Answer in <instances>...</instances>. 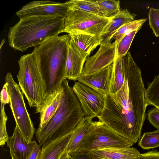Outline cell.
<instances>
[{"label": "cell", "mask_w": 159, "mask_h": 159, "mask_svg": "<svg viewBox=\"0 0 159 159\" xmlns=\"http://www.w3.org/2000/svg\"><path fill=\"white\" fill-rule=\"evenodd\" d=\"M112 64L91 74H81L77 80L106 96L109 93Z\"/></svg>", "instance_id": "4fadbf2b"}, {"label": "cell", "mask_w": 159, "mask_h": 159, "mask_svg": "<svg viewBox=\"0 0 159 159\" xmlns=\"http://www.w3.org/2000/svg\"><path fill=\"white\" fill-rule=\"evenodd\" d=\"M145 97L148 105L159 106V74L154 77L152 82L148 83Z\"/></svg>", "instance_id": "cb8c5ba5"}, {"label": "cell", "mask_w": 159, "mask_h": 159, "mask_svg": "<svg viewBox=\"0 0 159 159\" xmlns=\"http://www.w3.org/2000/svg\"><path fill=\"white\" fill-rule=\"evenodd\" d=\"M117 42L100 45L97 52L93 56L88 57L82 74L90 75L111 64L116 59Z\"/></svg>", "instance_id": "8fae6325"}, {"label": "cell", "mask_w": 159, "mask_h": 159, "mask_svg": "<svg viewBox=\"0 0 159 159\" xmlns=\"http://www.w3.org/2000/svg\"><path fill=\"white\" fill-rule=\"evenodd\" d=\"M111 19L69 8L61 33L79 32L100 37Z\"/></svg>", "instance_id": "ba28073f"}, {"label": "cell", "mask_w": 159, "mask_h": 159, "mask_svg": "<svg viewBox=\"0 0 159 159\" xmlns=\"http://www.w3.org/2000/svg\"><path fill=\"white\" fill-rule=\"evenodd\" d=\"M101 16L111 18L116 16L120 11L119 0H97Z\"/></svg>", "instance_id": "603a6c76"}, {"label": "cell", "mask_w": 159, "mask_h": 159, "mask_svg": "<svg viewBox=\"0 0 159 159\" xmlns=\"http://www.w3.org/2000/svg\"><path fill=\"white\" fill-rule=\"evenodd\" d=\"M136 16L127 9L121 10L116 16L111 18L101 33L100 38L102 41L100 45L111 43V38L116 31L125 24L134 20Z\"/></svg>", "instance_id": "e0dca14e"}, {"label": "cell", "mask_w": 159, "mask_h": 159, "mask_svg": "<svg viewBox=\"0 0 159 159\" xmlns=\"http://www.w3.org/2000/svg\"><path fill=\"white\" fill-rule=\"evenodd\" d=\"M69 34L51 37L36 46L32 52L36 58L48 94L60 87L66 79Z\"/></svg>", "instance_id": "3957f363"}, {"label": "cell", "mask_w": 159, "mask_h": 159, "mask_svg": "<svg viewBox=\"0 0 159 159\" xmlns=\"http://www.w3.org/2000/svg\"><path fill=\"white\" fill-rule=\"evenodd\" d=\"M72 89L85 116L98 118L103 108L106 96L78 81L75 83Z\"/></svg>", "instance_id": "30bf717a"}, {"label": "cell", "mask_w": 159, "mask_h": 159, "mask_svg": "<svg viewBox=\"0 0 159 159\" xmlns=\"http://www.w3.org/2000/svg\"><path fill=\"white\" fill-rule=\"evenodd\" d=\"M59 159H73L71 156L68 154L66 151L60 157Z\"/></svg>", "instance_id": "e575fe53"}, {"label": "cell", "mask_w": 159, "mask_h": 159, "mask_svg": "<svg viewBox=\"0 0 159 159\" xmlns=\"http://www.w3.org/2000/svg\"><path fill=\"white\" fill-rule=\"evenodd\" d=\"M67 2L61 3L50 1H34L23 6L16 12L20 18L31 16L57 17L64 19L69 11Z\"/></svg>", "instance_id": "9c48e42d"}, {"label": "cell", "mask_w": 159, "mask_h": 159, "mask_svg": "<svg viewBox=\"0 0 159 159\" xmlns=\"http://www.w3.org/2000/svg\"><path fill=\"white\" fill-rule=\"evenodd\" d=\"M156 107L159 110V106H158Z\"/></svg>", "instance_id": "d590c367"}, {"label": "cell", "mask_w": 159, "mask_h": 159, "mask_svg": "<svg viewBox=\"0 0 159 159\" xmlns=\"http://www.w3.org/2000/svg\"><path fill=\"white\" fill-rule=\"evenodd\" d=\"M140 29L135 30L126 35L118 42L116 41V59L122 58L127 54L135 34Z\"/></svg>", "instance_id": "4316f807"}, {"label": "cell", "mask_w": 159, "mask_h": 159, "mask_svg": "<svg viewBox=\"0 0 159 159\" xmlns=\"http://www.w3.org/2000/svg\"><path fill=\"white\" fill-rule=\"evenodd\" d=\"M0 102L5 105L10 102V96L6 83L3 85L0 93Z\"/></svg>", "instance_id": "4dcf8cb0"}, {"label": "cell", "mask_w": 159, "mask_h": 159, "mask_svg": "<svg viewBox=\"0 0 159 159\" xmlns=\"http://www.w3.org/2000/svg\"><path fill=\"white\" fill-rule=\"evenodd\" d=\"M61 85L63 90L58 110L47 124L38 128L35 133L40 146L72 133L85 116L67 79Z\"/></svg>", "instance_id": "7a4b0ae2"}, {"label": "cell", "mask_w": 159, "mask_h": 159, "mask_svg": "<svg viewBox=\"0 0 159 159\" xmlns=\"http://www.w3.org/2000/svg\"><path fill=\"white\" fill-rule=\"evenodd\" d=\"M147 19L134 20L128 22L121 26L114 34L111 38L118 42L123 37L131 32L140 29Z\"/></svg>", "instance_id": "d4e9b609"}, {"label": "cell", "mask_w": 159, "mask_h": 159, "mask_svg": "<svg viewBox=\"0 0 159 159\" xmlns=\"http://www.w3.org/2000/svg\"><path fill=\"white\" fill-rule=\"evenodd\" d=\"M72 133L42 146L39 159H59L66 151Z\"/></svg>", "instance_id": "ac0fdd59"}, {"label": "cell", "mask_w": 159, "mask_h": 159, "mask_svg": "<svg viewBox=\"0 0 159 159\" xmlns=\"http://www.w3.org/2000/svg\"><path fill=\"white\" fill-rule=\"evenodd\" d=\"M125 80L121 89L105 97L98 118L115 132L136 143L141 135L148 105L140 69L129 52L122 58Z\"/></svg>", "instance_id": "6da1fadb"}, {"label": "cell", "mask_w": 159, "mask_h": 159, "mask_svg": "<svg viewBox=\"0 0 159 159\" xmlns=\"http://www.w3.org/2000/svg\"><path fill=\"white\" fill-rule=\"evenodd\" d=\"M67 2L70 9L80 10L101 16L97 0H73Z\"/></svg>", "instance_id": "7402d4cb"}, {"label": "cell", "mask_w": 159, "mask_h": 159, "mask_svg": "<svg viewBox=\"0 0 159 159\" xmlns=\"http://www.w3.org/2000/svg\"><path fill=\"white\" fill-rule=\"evenodd\" d=\"M141 159H159V151L152 150L141 154Z\"/></svg>", "instance_id": "1f68e13d"}, {"label": "cell", "mask_w": 159, "mask_h": 159, "mask_svg": "<svg viewBox=\"0 0 159 159\" xmlns=\"http://www.w3.org/2000/svg\"><path fill=\"white\" fill-rule=\"evenodd\" d=\"M147 116L149 123L159 129V110L155 107L147 112Z\"/></svg>", "instance_id": "f546056e"}, {"label": "cell", "mask_w": 159, "mask_h": 159, "mask_svg": "<svg viewBox=\"0 0 159 159\" xmlns=\"http://www.w3.org/2000/svg\"><path fill=\"white\" fill-rule=\"evenodd\" d=\"M87 55L70 39L68 46L66 79L75 81L82 74Z\"/></svg>", "instance_id": "7c38bea8"}, {"label": "cell", "mask_w": 159, "mask_h": 159, "mask_svg": "<svg viewBox=\"0 0 159 159\" xmlns=\"http://www.w3.org/2000/svg\"><path fill=\"white\" fill-rule=\"evenodd\" d=\"M134 143L118 134L104 123L92 121L76 152H88L102 147H131Z\"/></svg>", "instance_id": "8992f818"}, {"label": "cell", "mask_w": 159, "mask_h": 159, "mask_svg": "<svg viewBox=\"0 0 159 159\" xmlns=\"http://www.w3.org/2000/svg\"><path fill=\"white\" fill-rule=\"evenodd\" d=\"M5 79L10 98V106L16 125L25 139L30 142L33 138L35 129L26 107L24 94L11 73L7 74Z\"/></svg>", "instance_id": "52a82bcc"}, {"label": "cell", "mask_w": 159, "mask_h": 159, "mask_svg": "<svg viewBox=\"0 0 159 159\" xmlns=\"http://www.w3.org/2000/svg\"><path fill=\"white\" fill-rule=\"evenodd\" d=\"M69 34L70 39L88 56L98 45H100L102 41L100 37L84 33L73 32Z\"/></svg>", "instance_id": "ffe728a7"}, {"label": "cell", "mask_w": 159, "mask_h": 159, "mask_svg": "<svg viewBox=\"0 0 159 159\" xmlns=\"http://www.w3.org/2000/svg\"><path fill=\"white\" fill-rule=\"evenodd\" d=\"M19 85L29 106L40 107L48 95L45 84L34 54L22 56L18 61Z\"/></svg>", "instance_id": "5b68a950"}, {"label": "cell", "mask_w": 159, "mask_h": 159, "mask_svg": "<svg viewBox=\"0 0 159 159\" xmlns=\"http://www.w3.org/2000/svg\"><path fill=\"white\" fill-rule=\"evenodd\" d=\"M94 117L85 116L72 132L66 151L70 155L76 152L85 136L87 130Z\"/></svg>", "instance_id": "d6986e66"}, {"label": "cell", "mask_w": 159, "mask_h": 159, "mask_svg": "<svg viewBox=\"0 0 159 159\" xmlns=\"http://www.w3.org/2000/svg\"><path fill=\"white\" fill-rule=\"evenodd\" d=\"M71 155L73 159H91L88 152H76Z\"/></svg>", "instance_id": "836d02e7"}, {"label": "cell", "mask_w": 159, "mask_h": 159, "mask_svg": "<svg viewBox=\"0 0 159 159\" xmlns=\"http://www.w3.org/2000/svg\"><path fill=\"white\" fill-rule=\"evenodd\" d=\"M138 145L143 150H149L159 147V129L144 133Z\"/></svg>", "instance_id": "484cf974"}, {"label": "cell", "mask_w": 159, "mask_h": 159, "mask_svg": "<svg viewBox=\"0 0 159 159\" xmlns=\"http://www.w3.org/2000/svg\"><path fill=\"white\" fill-rule=\"evenodd\" d=\"M5 105L1 103L0 122V145L1 146L5 144L9 138L6 130V124L7 117L5 111Z\"/></svg>", "instance_id": "83f0119b"}, {"label": "cell", "mask_w": 159, "mask_h": 159, "mask_svg": "<svg viewBox=\"0 0 159 159\" xmlns=\"http://www.w3.org/2000/svg\"><path fill=\"white\" fill-rule=\"evenodd\" d=\"M20 19L10 28L8 38L11 47L22 52L58 36L61 33L64 23V19L57 17L31 16Z\"/></svg>", "instance_id": "277c9868"}, {"label": "cell", "mask_w": 159, "mask_h": 159, "mask_svg": "<svg viewBox=\"0 0 159 159\" xmlns=\"http://www.w3.org/2000/svg\"><path fill=\"white\" fill-rule=\"evenodd\" d=\"M7 143L12 159H27L37 143L34 140H26L16 125L12 136L9 137Z\"/></svg>", "instance_id": "9a60e30c"}, {"label": "cell", "mask_w": 159, "mask_h": 159, "mask_svg": "<svg viewBox=\"0 0 159 159\" xmlns=\"http://www.w3.org/2000/svg\"><path fill=\"white\" fill-rule=\"evenodd\" d=\"M91 159H141V154L134 147H102L88 152Z\"/></svg>", "instance_id": "5bb4252c"}, {"label": "cell", "mask_w": 159, "mask_h": 159, "mask_svg": "<svg viewBox=\"0 0 159 159\" xmlns=\"http://www.w3.org/2000/svg\"><path fill=\"white\" fill-rule=\"evenodd\" d=\"M148 15L150 27L157 37L159 36V9L150 8Z\"/></svg>", "instance_id": "f1b7e54d"}, {"label": "cell", "mask_w": 159, "mask_h": 159, "mask_svg": "<svg viewBox=\"0 0 159 159\" xmlns=\"http://www.w3.org/2000/svg\"><path fill=\"white\" fill-rule=\"evenodd\" d=\"M122 58L116 59L112 64L109 94H113L118 91L124 84L125 77Z\"/></svg>", "instance_id": "44dd1931"}, {"label": "cell", "mask_w": 159, "mask_h": 159, "mask_svg": "<svg viewBox=\"0 0 159 159\" xmlns=\"http://www.w3.org/2000/svg\"><path fill=\"white\" fill-rule=\"evenodd\" d=\"M41 152L40 146L36 143L27 159H39Z\"/></svg>", "instance_id": "d6a6232c"}, {"label": "cell", "mask_w": 159, "mask_h": 159, "mask_svg": "<svg viewBox=\"0 0 159 159\" xmlns=\"http://www.w3.org/2000/svg\"><path fill=\"white\" fill-rule=\"evenodd\" d=\"M63 90L61 85L53 93L48 94L42 105L36 108V112L40 114L38 128L46 125L56 112L60 103Z\"/></svg>", "instance_id": "2e32d148"}]
</instances>
